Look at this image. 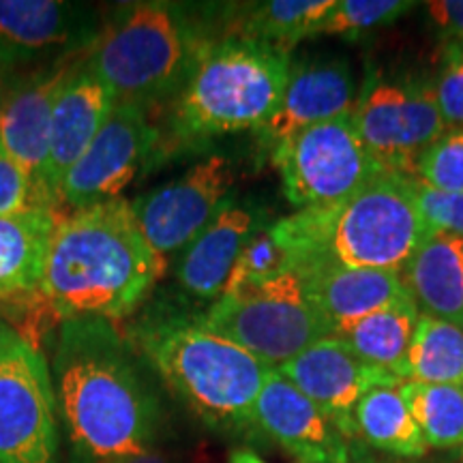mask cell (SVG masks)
Returning a JSON list of instances; mask_svg holds the SVG:
<instances>
[{
    "label": "cell",
    "instance_id": "cell-15",
    "mask_svg": "<svg viewBox=\"0 0 463 463\" xmlns=\"http://www.w3.org/2000/svg\"><path fill=\"white\" fill-rule=\"evenodd\" d=\"M82 58L48 62L24 75L3 80V114H0V148L31 172L48 204L61 213L52 200L45 167H48L52 114L62 86Z\"/></svg>",
    "mask_w": 463,
    "mask_h": 463
},
{
    "label": "cell",
    "instance_id": "cell-7",
    "mask_svg": "<svg viewBox=\"0 0 463 463\" xmlns=\"http://www.w3.org/2000/svg\"><path fill=\"white\" fill-rule=\"evenodd\" d=\"M364 148L382 170L412 176L422 150L449 129L431 78L372 69L350 112Z\"/></svg>",
    "mask_w": 463,
    "mask_h": 463
},
{
    "label": "cell",
    "instance_id": "cell-18",
    "mask_svg": "<svg viewBox=\"0 0 463 463\" xmlns=\"http://www.w3.org/2000/svg\"><path fill=\"white\" fill-rule=\"evenodd\" d=\"M266 223H270L269 213L256 202L225 200L198 239L178 253V286L189 297L215 303L249 239Z\"/></svg>",
    "mask_w": 463,
    "mask_h": 463
},
{
    "label": "cell",
    "instance_id": "cell-8",
    "mask_svg": "<svg viewBox=\"0 0 463 463\" xmlns=\"http://www.w3.org/2000/svg\"><path fill=\"white\" fill-rule=\"evenodd\" d=\"M202 320L273 369L331 335L307 300L297 270L262 286L223 294L202 314Z\"/></svg>",
    "mask_w": 463,
    "mask_h": 463
},
{
    "label": "cell",
    "instance_id": "cell-38",
    "mask_svg": "<svg viewBox=\"0 0 463 463\" xmlns=\"http://www.w3.org/2000/svg\"><path fill=\"white\" fill-rule=\"evenodd\" d=\"M5 78H9L7 73V67H5V61H3V54H0V82H3Z\"/></svg>",
    "mask_w": 463,
    "mask_h": 463
},
{
    "label": "cell",
    "instance_id": "cell-17",
    "mask_svg": "<svg viewBox=\"0 0 463 463\" xmlns=\"http://www.w3.org/2000/svg\"><path fill=\"white\" fill-rule=\"evenodd\" d=\"M253 419L258 438H269L297 463H352L354 459V442L277 369L264 382Z\"/></svg>",
    "mask_w": 463,
    "mask_h": 463
},
{
    "label": "cell",
    "instance_id": "cell-19",
    "mask_svg": "<svg viewBox=\"0 0 463 463\" xmlns=\"http://www.w3.org/2000/svg\"><path fill=\"white\" fill-rule=\"evenodd\" d=\"M114 106L116 97L112 89L92 71L84 56L62 86L52 114L45 183L58 211H62V178L95 140Z\"/></svg>",
    "mask_w": 463,
    "mask_h": 463
},
{
    "label": "cell",
    "instance_id": "cell-29",
    "mask_svg": "<svg viewBox=\"0 0 463 463\" xmlns=\"http://www.w3.org/2000/svg\"><path fill=\"white\" fill-rule=\"evenodd\" d=\"M414 3L408 0H335L333 9L322 20L317 34H337L350 42L397 22Z\"/></svg>",
    "mask_w": 463,
    "mask_h": 463
},
{
    "label": "cell",
    "instance_id": "cell-3",
    "mask_svg": "<svg viewBox=\"0 0 463 463\" xmlns=\"http://www.w3.org/2000/svg\"><path fill=\"white\" fill-rule=\"evenodd\" d=\"M165 389L208 430L258 436L256 402L273 367L213 331L200 316L155 307L125 335Z\"/></svg>",
    "mask_w": 463,
    "mask_h": 463
},
{
    "label": "cell",
    "instance_id": "cell-9",
    "mask_svg": "<svg viewBox=\"0 0 463 463\" xmlns=\"http://www.w3.org/2000/svg\"><path fill=\"white\" fill-rule=\"evenodd\" d=\"M61 419L48 358L0 326V463H61Z\"/></svg>",
    "mask_w": 463,
    "mask_h": 463
},
{
    "label": "cell",
    "instance_id": "cell-1",
    "mask_svg": "<svg viewBox=\"0 0 463 463\" xmlns=\"http://www.w3.org/2000/svg\"><path fill=\"white\" fill-rule=\"evenodd\" d=\"M146 367L114 322H61L50 372L69 463H114L157 449L164 414Z\"/></svg>",
    "mask_w": 463,
    "mask_h": 463
},
{
    "label": "cell",
    "instance_id": "cell-12",
    "mask_svg": "<svg viewBox=\"0 0 463 463\" xmlns=\"http://www.w3.org/2000/svg\"><path fill=\"white\" fill-rule=\"evenodd\" d=\"M234 181L232 161L223 155H211L174 181L133 200V215L148 245L164 260L181 253L230 198Z\"/></svg>",
    "mask_w": 463,
    "mask_h": 463
},
{
    "label": "cell",
    "instance_id": "cell-4",
    "mask_svg": "<svg viewBox=\"0 0 463 463\" xmlns=\"http://www.w3.org/2000/svg\"><path fill=\"white\" fill-rule=\"evenodd\" d=\"M273 230L292 256V270L341 264L389 273H402L430 232L416 206L412 176L386 170L345 200L277 219Z\"/></svg>",
    "mask_w": 463,
    "mask_h": 463
},
{
    "label": "cell",
    "instance_id": "cell-16",
    "mask_svg": "<svg viewBox=\"0 0 463 463\" xmlns=\"http://www.w3.org/2000/svg\"><path fill=\"white\" fill-rule=\"evenodd\" d=\"M277 372L309 397L350 442L358 439L354 427L358 402L378 386H397L403 382L384 369L361 361L333 335L316 341Z\"/></svg>",
    "mask_w": 463,
    "mask_h": 463
},
{
    "label": "cell",
    "instance_id": "cell-33",
    "mask_svg": "<svg viewBox=\"0 0 463 463\" xmlns=\"http://www.w3.org/2000/svg\"><path fill=\"white\" fill-rule=\"evenodd\" d=\"M414 200L427 230L463 239V191H438L412 178Z\"/></svg>",
    "mask_w": 463,
    "mask_h": 463
},
{
    "label": "cell",
    "instance_id": "cell-40",
    "mask_svg": "<svg viewBox=\"0 0 463 463\" xmlns=\"http://www.w3.org/2000/svg\"><path fill=\"white\" fill-rule=\"evenodd\" d=\"M356 463H380V461H372V459H363V461H356Z\"/></svg>",
    "mask_w": 463,
    "mask_h": 463
},
{
    "label": "cell",
    "instance_id": "cell-34",
    "mask_svg": "<svg viewBox=\"0 0 463 463\" xmlns=\"http://www.w3.org/2000/svg\"><path fill=\"white\" fill-rule=\"evenodd\" d=\"M431 24L450 39H463V0H431L425 5Z\"/></svg>",
    "mask_w": 463,
    "mask_h": 463
},
{
    "label": "cell",
    "instance_id": "cell-31",
    "mask_svg": "<svg viewBox=\"0 0 463 463\" xmlns=\"http://www.w3.org/2000/svg\"><path fill=\"white\" fill-rule=\"evenodd\" d=\"M431 86L449 129H463V39L444 42Z\"/></svg>",
    "mask_w": 463,
    "mask_h": 463
},
{
    "label": "cell",
    "instance_id": "cell-23",
    "mask_svg": "<svg viewBox=\"0 0 463 463\" xmlns=\"http://www.w3.org/2000/svg\"><path fill=\"white\" fill-rule=\"evenodd\" d=\"M61 217L42 206L0 217V300L42 292L45 258Z\"/></svg>",
    "mask_w": 463,
    "mask_h": 463
},
{
    "label": "cell",
    "instance_id": "cell-30",
    "mask_svg": "<svg viewBox=\"0 0 463 463\" xmlns=\"http://www.w3.org/2000/svg\"><path fill=\"white\" fill-rule=\"evenodd\" d=\"M412 178L438 191H463V129H447L422 150Z\"/></svg>",
    "mask_w": 463,
    "mask_h": 463
},
{
    "label": "cell",
    "instance_id": "cell-5",
    "mask_svg": "<svg viewBox=\"0 0 463 463\" xmlns=\"http://www.w3.org/2000/svg\"><path fill=\"white\" fill-rule=\"evenodd\" d=\"M211 5L142 0L109 11L86 62L116 101L153 109L170 106L211 42Z\"/></svg>",
    "mask_w": 463,
    "mask_h": 463
},
{
    "label": "cell",
    "instance_id": "cell-21",
    "mask_svg": "<svg viewBox=\"0 0 463 463\" xmlns=\"http://www.w3.org/2000/svg\"><path fill=\"white\" fill-rule=\"evenodd\" d=\"M402 279L420 314L463 331V239L430 230Z\"/></svg>",
    "mask_w": 463,
    "mask_h": 463
},
{
    "label": "cell",
    "instance_id": "cell-39",
    "mask_svg": "<svg viewBox=\"0 0 463 463\" xmlns=\"http://www.w3.org/2000/svg\"><path fill=\"white\" fill-rule=\"evenodd\" d=\"M0 114H3V82H0Z\"/></svg>",
    "mask_w": 463,
    "mask_h": 463
},
{
    "label": "cell",
    "instance_id": "cell-14",
    "mask_svg": "<svg viewBox=\"0 0 463 463\" xmlns=\"http://www.w3.org/2000/svg\"><path fill=\"white\" fill-rule=\"evenodd\" d=\"M354 99V73L345 58H292L279 103L266 123L253 131L260 164H270L277 150L297 133L350 114Z\"/></svg>",
    "mask_w": 463,
    "mask_h": 463
},
{
    "label": "cell",
    "instance_id": "cell-36",
    "mask_svg": "<svg viewBox=\"0 0 463 463\" xmlns=\"http://www.w3.org/2000/svg\"><path fill=\"white\" fill-rule=\"evenodd\" d=\"M228 463H269V461H264L262 457L251 449H234L230 453Z\"/></svg>",
    "mask_w": 463,
    "mask_h": 463
},
{
    "label": "cell",
    "instance_id": "cell-22",
    "mask_svg": "<svg viewBox=\"0 0 463 463\" xmlns=\"http://www.w3.org/2000/svg\"><path fill=\"white\" fill-rule=\"evenodd\" d=\"M335 0H266V3L211 7L213 34L253 39L292 52L305 39L317 37V28Z\"/></svg>",
    "mask_w": 463,
    "mask_h": 463
},
{
    "label": "cell",
    "instance_id": "cell-25",
    "mask_svg": "<svg viewBox=\"0 0 463 463\" xmlns=\"http://www.w3.org/2000/svg\"><path fill=\"white\" fill-rule=\"evenodd\" d=\"M399 386H378L369 391L354 410L356 438L372 449L410 459H422L430 447L422 439Z\"/></svg>",
    "mask_w": 463,
    "mask_h": 463
},
{
    "label": "cell",
    "instance_id": "cell-2",
    "mask_svg": "<svg viewBox=\"0 0 463 463\" xmlns=\"http://www.w3.org/2000/svg\"><path fill=\"white\" fill-rule=\"evenodd\" d=\"M165 273L131 202L116 198L61 217L45 258L42 294L61 320L136 314Z\"/></svg>",
    "mask_w": 463,
    "mask_h": 463
},
{
    "label": "cell",
    "instance_id": "cell-6",
    "mask_svg": "<svg viewBox=\"0 0 463 463\" xmlns=\"http://www.w3.org/2000/svg\"><path fill=\"white\" fill-rule=\"evenodd\" d=\"M292 52L253 39L217 37L202 48L187 82L170 106L164 157L172 148L256 131L286 89Z\"/></svg>",
    "mask_w": 463,
    "mask_h": 463
},
{
    "label": "cell",
    "instance_id": "cell-28",
    "mask_svg": "<svg viewBox=\"0 0 463 463\" xmlns=\"http://www.w3.org/2000/svg\"><path fill=\"white\" fill-rule=\"evenodd\" d=\"M288 270H292V256L283 247V242L277 239L273 222H270L249 239L228 283H225L223 294H236L241 289L262 286L266 281L286 275Z\"/></svg>",
    "mask_w": 463,
    "mask_h": 463
},
{
    "label": "cell",
    "instance_id": "cell-24",
    "mask_svg": "<svg viewBox=\"0 0 463 463\" xmlns=\"http://www.w3.org/2000/svg\"><path fill=\"white\" fill-rule=\"evenodd\" d=\"M419 317L420 311L414 300L403 298L341 328L333 333V337L344 341L361 361L384 369L405 382V361Z\"/></svg>",
    "mask_w": 463,
    "mask_h": 463
},
{
    "label": "cell",
    "instance_id": "cell-37",
    "mask_svg": "<svg viewBox=\"0 0 463 463\" xmlns=\"http://www.w3.org/2000/svg\"><path fill=\"white\" fill-rule=\"evenodd\" d=\"M436 463H463V447L455 449V450H449L447 459H438Z\"/></svg>",
    "mask_w": 463,
    "mask_h": 463
},
{
    "label": "cell",
    "instance_id": "cell-26",
    "mask_svg": "<svg viewBox=\"0 0 463 463\" xmlns=\"http://www.w3.org/2000/svg\"><path fill=\"white\" fill-rule=\"evenodd\" d=\"M405 380L463 386V331L420 314L405 361Z\"/></svg>",
    "mask_w": 463,
    "mask_h": 463
},
{
    "label": "cell",
    "instance_id": "cell-41",
    "mask_svg": "<svg viewBox=\"0 0 463 463\" xmlns=\"http://www.w3.org/2000/svg\"><path fill=\"white\" fill-rule=\"evenodd\" d=\"M0 326H3V320H0Z\"/></svg>",
    "mask_w": 463,
    "mask_h": 463
},
{
    "label": "cell",
    "instance_id": "cell-10",
    "mask_svg": "<svg viewBox=\"0 0 463 463\" xmlns=\"http://www.w3.org/2000/svg\"><path fill=\"white\" fill-rule=\"evenodd\" d=\"M270 165L279 172L286 200L298 208L345 200L384 172L364 148L350 114L297 133L277 150Z\"/></svg>",
    "mask_w": 463,
    "mask_h": 463
},
{
    "label": "cell",
    "instance_id": "cell-35",
    "mask_svg": "<svg viewBox=\"0 0 463 463\" xmlns=\"http://www.w3.org/2000/svg\"><path fill=\"white\" fill-rule=\"evenodd\" d=\"M114 463H176L167 453H161L159 449L146 450V453L136 455V457H127V459L114 461Z\"/></svg>",
    "mask_w": 463,
    "mask_h": 463
},
{
    "label": "cell",
    "instance_id": "cell-32",
    "mask_svg": "<svg viewBox=\"0 0 463 463\" xmlns=\"http://www.w3.org/2000/svg\"><path fill=\"white\" fill-rule=\"evenodd\" d=\"M33 206L52 208L39 191L31 172L0 148V217L15 215V213L28 211Z\"/></svg>",
    "mask_w": 463,
    "mask_h": 463
},
{
    "label": "cell",
    "instance_id": "cell-27",
    "mask_svg": "<svg viewBox=\"0 0 463 463\" xmlns=\"http://www.w3.org/2000/svg\"><path fill=\"white\" fill-rule=\"evenodd\" d=\"M399 391L427 447L436 450L463 447V386L405 380Z\"/></svg>",
    "mask_w": 463,
    "mask_h": 463
},
{
    "label": "cell",
    "instance_id": "cell-20",
    "mask_svg": "<svg viewBox=\"0 0 463 463\" xmlns=\"http://www.w3.org/2000/svg\"><path fill=\"white\" fill-rule=\"evenodd\" d=\"M294 270L303 283L307 300L331 335L382 307L410 298L402 273L350 269L341 264H311Z\"/></svg>",
    "mask_w": 463,
    "mask_h": 463
},
{
    "label": "cell",
    "instance_id": "cell-11",
    "mask_svg": "<svg viewBox=\"0 0 463 463\" xmlns=\"http://www.w3.org/2000/svg\"><path fill=\"white\" fill-rule=\"evenodd\" d=\"M164 159V131L150 109L137 103L116 106L61 184V206L71 211L123 198V191L142 170Z\"/></svg>",
    "mask_w": 463,
    "mask_h": 463
},
{
    "label": "cell",
    "instance_id": "cell-13",
    "mask_svg": "<svg viewBox=\"0 0 463 463\" xmlns=\"http://www.w3.org/2000/svg\"><path fill=\"white\" fill-rule=\"evenodd\" d=\"M101 17L82 3L0 0V54L7 73L89 54L101 33Z\"/></svg>",
    "mask_w": 463,
    "mask_h": 463
}]
</instances>
